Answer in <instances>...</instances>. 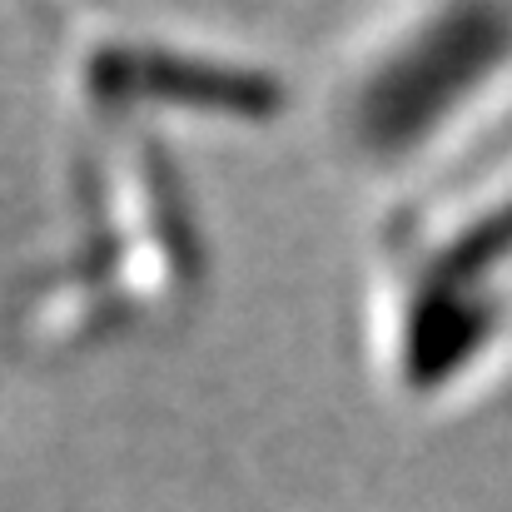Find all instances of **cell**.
<instances>
[{
    "label": "cell",
    "mask_w": 512,
    "mask_h": 512,
    "mask_svg": "<svg viewBox=\"0 0 512 512\" xmlns=\"http://www.w3.org/2000/svg\"><path fill=\"white\" fill-rule=\"evenodd\" d=\"M508 50V25L498 15H453L443 25H433L408 55L388 60L378 70V80L368 85L358 120L363 135L378 150H398L413 145L488 65H498Z\"/></svg>",
    "instance_id": "1"
},
{
    "label": "cell",
    "mask_w": 512,
    "mask_h": 512,
    "mask_svg": "<svg viewBox=\"0 0 512 512\" xmlns=\"http://www.w3.org/2000/svg\"><path fill=\"white\" fill-rule=\"evenodd\" d=\"M488 334V309L438 294L413 324V368L418 378H443L473 343Z\"/></svg>",
    "instance_id": "2"
},
{
    "label": "cell",
    "mask_w": 512,
    "mask_h": 512,
    "mask_svg": "<svg viewBox=\"0 0 512 512\" xmlns=\"http://www.w3.org/2000/svg\"><path fill=\"white\" fill-rule=\"evenodd\" d=\"M503 254H512V204L508 209H498V214H488L478 229H468V234L448 249V259H443V279H448V284H463V279L483 274L488 264H498Z\"/></svg>",
    "instance_id": "3"
}]
</instances>
